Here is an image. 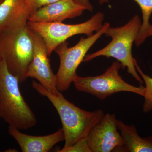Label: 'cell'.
I'll return each instance as SVG.
<instances>
[{"instance_id": "22", "label": "cell", "mask_w": 152, "mask_h": 152, "mask_svg": "<svg viewBox=\"0 0 152 152\" xmlns=\"http://www.w3.org/2000/svg\"><path fill=\"white\" fill-rule=\"evenodd\" d=\"M0 118H1V114H0Z\"/></svg>"}, {"instance_id": "10", "label": "cell", "mask_w": 152, "mask_h": 152, "mask_svg": "<svg viewBox=\"0 0 152 152\" xmlns=\"http://www.w3.org/2000/svg\"><path fill=\"white\" fill-rule=\"evenodd\" d=\"M86 9L74 0H58L44 6L30 15L29 22L35 23L62 22L80 16Z\"/></svg>"}, {"instance_id": "4", "label": "cell", "mask_w": 152, "mask_h": 152, "mask_svg": "<svg viewBox=\"0 0 152 152\" xmlns=\"http://www.w3.org/2000/svg\"><path fill=\"white\" fill-rule=\"evenodd\" d=\"M32 40L27 24L0 32V57L20 83L27 79V72L33 57Z\"/></svg>"}, {"instance_id": "5", "label": "cell", "mask_w": 152, "mask_h": 152, "mask_svg": "<svg viewBox=\"0 0 152 152\" xmlns=\"http://www.w3.org/2000/svg\"><path fill=\"white\" fill-rule=\"evenodd\" d=\"M121 68V63L115 61L102 75L85 77L77 75L73 83L77 91L90 94L102 100L121 92L134 93L144 97L145 87L142 85L134 86L125 81L119 73Z\"/></svg>"}, {"instance_id": "3", "label": "cell", "mask_w": 152, "mask_h": 152, "mask_svg": "<svg viewBox=\"0 0 152 152\" xmlns=\"http://www.w3.org/2000/svg\"><path fill=\"white\" fill-rule=\"evenodd\" d=\"M142 21L138 15H135L122 26L109 28L104 34L112 38V40L103 48L91 54L86 55L83 62H87L97 57L113 58L118 61L123 69H127L140 85L144 81L137 72L135 59L132 54V48L141 26Z\"/></svg>"}, {"instance_id": "6", "label": "cell", "mask_w": 152, "mask_h": 152, "mask_svg": "<svg viewBox=\"0 0 152 152\" xmlns=\"http://www.w3.org/2000/svg\"><path fill=\"white\" fill-rule=\"evenodd\" d=\"M110 26L109 23H105L100 29L92 35L86 38L81 37L74 46L69 48V43L66 41L56 49L54 51L60 59L59 67L56 74L58 91L62 92L69 89L77 75V69L87 53Z\"/></svg>"}, {"instance_id": "8", "label": "cell", "mask_w": 152, "mask_h": 152, "mask_svg": "<svg viewBox=\"0 0 152 152\" xmlns=\"http://www.w3.org/2000/svg\"><path fill=\"white\" fill-rule=\"evenodd\" d=\"M116 121L115 114H104L92 128L87 137L92 152H123L124 142Z\"/></svg>"}, {"instance_id": "21", "label": "cell", "mask_w": 152, "mask_h": 152, "mask_svg": "<svg viewBox=\"0 0 152 152\" xmlns=\"http://www.w3.org/2000/svg\"><path fill=\"white\" fill-rule=\"evenodd\" d=\"M3 1H4V0H0V4H1V3Z\"/></svg>"}, {"instance_id": "20", "label": "cell", "mask_w": 152, "mask_h": 152, "mask_svg": "<svg viewBox=\"0 0 152 152\" xmlns=\"http://www.w3.org/2000/svg\"><path fill=\"white\" fill-rule=\"evenodd\" d=\"M148 37L152 36V24L151 25V27H150L148 33Z\"/></svg>"}, {"instance_id": "16", "label": "cell", "mask_w": 152, "mask_h": 152, "mask_svg": "<svg viewBox=\"0 0 152 152\" xmlns=\"http://www.w3.org/2000/svg\"><path fill=\"white\" fill-rule=\"evenodd\" d=\"M57 152H92L88 143L87 138L80 140L72 145L65 148L58 150Z\"/></svg>"}, {"instance_id": "2", "label": "cell", "mask_w": 152, "mask_h": 152, "mask_svg": "<svg viewBox=\"0 0 152 152\" xmlns=\"http://www.w3.org/2000/svg\"><path fill=\"white\" fill-rule=\"evenodd\" d=\"M18 79L11 73L5 61L0 57V114L9 126L26 130L37 123L34 112L19 88Z\"/></svg>"}, {"instance_id": "7", "label": "cell", "mask_w": 152, "mask_h": 152, "mask_svg": "<svg viewBox=\"0 0 152 152\" xmlns=\"http://www.w3.org/2000/svg\"><path fill=\"white\" fill-rule=\"evenodd\" d=\"M104 15L97 13L86 21L77 24H66L62 22L35 23L28 22L31 29L41 36L48 49L49 56L57 47L69 38L79 34L92 35L103 26Z\"/></svg>"}, {"instance_id": "12", "label": "cell", "mask_w": 152, "mask_h": 152, "mask_svg": "<svg viewBox=\"0 0 152 152\" xmlns=\"http://www.w3.org/2000/svg\"><path fill=\"white\" fill-rule=\"evenodd\" d=\"M31 14L25 0H4L0 4V32L27 24Z\"/></svg>"}, {"instance_id": "19", "label": "cell", "mask_w": 152, "mask_h": 152, "mask_svg": "<svg viewBox=\"0 0 152 152\" xmlns=\"http://www.w3.org/2000/svg\"><path fill=\"white\" fill-rule=\"evenodd\" d=\"M100 5H102L105 3H109V0H98Z\"/></svg>"}, {"instance_id": "1", "label": "cell", "mask_w": 152, "mask_h": 152, "mask_svg": "<svg viewBox=\"0 0 152 152\" xmlns=\"http://www.w3.org/2000/svg\"><path fill=\"white\" fill-rule=\"evenodd\" d=\"M32 85L39 94L49 100L59 115L65 136L63 148L87 138L90 130L104 114L100 109L90 112L80 108L67 100L61 91L54 94L35 81H33Z\"/></svg>"}, {"instance_id": "11", "label": "cell", "mask_w": 152, "mask_h": 152, "mask_svg": "<svg viewBox=\"0 0 152 152\" xmlns=\"http://www.w3.org/2000/svg\"><path fill=\"white\" fill-rule=\"evenodd\" d=\"M8 131L23 152H49L55 145L65 140L62 128L53 134L42 136L26 134L11 126H9Z\"/></svg>"}, {"instance_id": "9", "label": "cell", "mask_w": 152, "mask_h": 152, "mask_svg": "<svg viewBox=\"0 0 152 152\" xmlns=\"http://www.w3.org/2000/svg\"><path fill=\"white\" fill-rule=\"evenodd\" d=\"M32 40L33 57L27 72V77L36 79L52 92L57 94L56 77L52 70L48 49L41 36L29 28Z\"/></svg>"}, {"instance_id": "13", "label": "cell", "mask_w": 152, "mask_h": 152, "mask_svg": "<svg viewBox=\"0 0 152 152\" xmlns=\"http://www.w3.org/2000/svg\"><path fill=\"white\" fill-rule=\"evenodd\" d=\"M116 124L124 142L123 152H152V136L142 138L134 125L117 119Z\"/></svg>"}, {"instance_id": "15", "label": "cell", "mask_w": 152, "mask_h": 152, "mask_svg": "<svg viewBox=\"0 0 152 152\" xmlns=\"http://www.w3.org/2000/svg\"><path fill=\"white\" fill-rule=\"evenodd\" d=\"M134 64L137 72L141 76L145 84L144 96L145 102L143 105L142 110L144 113H147L152 111V77L144 73L139 66L135 59Z\"/></svg>"}, {"instance_id": "18", "label": "cell", "mask_w": 152, "mask_h": 152, "mask_svg": "<svg viewBox=\"0 0 152 152\" xmlns=\"http://www.w3.org/2000/svg\"><path fill=\"white\" fill-rule=\"evenodd\" d=\"M78 4L84 6L87 10L90 12H92L93 11V7L92 4L90 2L89 0H74Z\"/></svg>"}, {"instance_id": "14", "label": "cell", "mask_w": 152, "mask_h": 152, "mask_svg": "<svg viewBox=\"0 0 152 152\" xmlns=\"http://www.w3.org/2000/svg\"><path fill=\"white\" fill-rule=\"evenodd\" d=\"M140 6L142 13L141 26L134 43L137 47L141 45L148 37V33L151 27L150 19L152 14V0H134Z\"/></svg>"}, {"instance_id": "17", "label": "cell", "mask_w": 152, "mask_h": 152, "mask_svg": "<svg viewBox=\"0 0 152 152\" xmlns=\"http://www.w3.org/2000/svg\"><path fill=\"white\" fill-rule=\"evenodd\" d=\"M58 1V0H25L31 13L44 6Z\"/></svg>"}]
</instances>
